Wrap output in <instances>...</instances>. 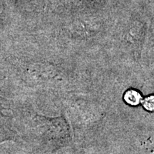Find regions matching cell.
Segmentation results:
<instances>
[{"instance_id":"obj_1","label":"cell","mask_w":154,"mask_h":154,"mask_svg":"<svg viewBox=\"0 0 154 154\" xmlns=\"http://www.w3.org/2000/svg\"><path fill=\"white\" fill-rule=\"evenodd\" d=\"M124 99L131 105H137L140 101V95L137 91L130 90L125 94Z\"/></svg>"},{"instance_id":"obj_2","label":"cell","mask_w":154,"mask_h":154,"mask_svg":"<svg viewBox=\"0 0 154 154\" xmlns=\"http://www.w3.org/2000/svg\"><path fill=\"white\" fill-rule=\"evenodd\" d=\"M144 107L146 108L147 109H149V110H153V96L152 97H149L147 99H146L145 101L143 102Z\"/></svg>"}]
</instances>
